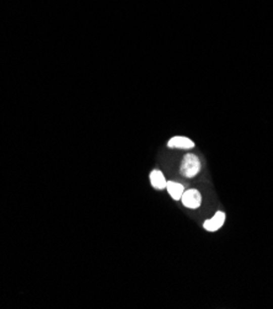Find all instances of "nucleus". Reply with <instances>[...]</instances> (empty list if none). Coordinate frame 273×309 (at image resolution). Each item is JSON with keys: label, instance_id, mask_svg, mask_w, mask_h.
<instances>
[{"label": "nucleus", "instance_id": "f257e3e1", "mask_svg": "<svg viewBox=\"0 0 273 309\" xmlns=\"http://www.w3.org/2000/svg\"><path fill=\"white\" fill-rule=\"evenodd\" d=\"M201 171V161L195 154H186L182 160L180 172L186 178H193Z\"/></svg>", "mask_w": 273, "mask_h": 309}, {"label": "nucleus", "instance_id": "f03ea898", "mask_svg": "<svg viewBox=\"0 0 273 309\" xmlns=\"http://www.w3.org/2000/svg\"><path fill=\"white\" fill-rule=\"evenodd\" d=\"M181 201L182 203H184V206L187 207V208L196 209L201 206L202 197L197 190L191 189V190H186V191L184 192V195H182L181 197Z\"/></svg>", "mask_w": 273, "mask_h": 309}, {"label": "nucleus", "instance_id": "7ed1b4c3", "mask_svg": "<svg viewBox=\"0 0 273 309\" xmlns=\"http://www.w3.org/2000/svg\"><path fill=\"white\" fill-rule=\"evenodd\" d=\"M225 213L224 212H217L212 218L203 223V228L208 232H217L221 228L225 222Z\"/></svg>", "mask_w": 273, "mask_h": 309}, {"label": "nucleus", "instance_id": "20e7f679", "mask_svg": "<svg viewBox=\"0 0 273 309\" xmlns=\"http://www.w3.org/2000/svg\"><path fill=\"white\" fill-rule=\"evenodd\" d=\"M167 146L170 148H176V149H192L195 147L192 140L187 137H182V136H176L172 137L171 140L167 142Z\"/></svg>", "mask_w": 273, "mask_h": 309}, {"label": "nucleus", "instance_id": "39448f33", "mask_svg": "<svg viewBox=\"0 0 273 309\" xmlns=\"http://www.w3.org/2000/svg\"><path fill=\"white\" fill-rule=\"evenodd\" d=\"M166 179L160 170L155 169L150 172V184L156 190H164L166 189Z\"/></svg>", "mask_w": 273, "mask_h": 309}, {"label": "nucleus", "instance_id": "423d86ee", "mask_svg": "<svg viewBox=\"0 0 273 309\" xmlns=\"http://www.w3.org/2000/svg\"><path fill=\"white\" fill-rule=\"evenodd\" d=\"M166 190L170 194V196L172 197V200H175V201L181 200L182 195H184V192H185L184 185H181V184H178V183H175V181H167Z\"/></svg>", "mask_w": 273, "mask_h": 309}]
</instances>
